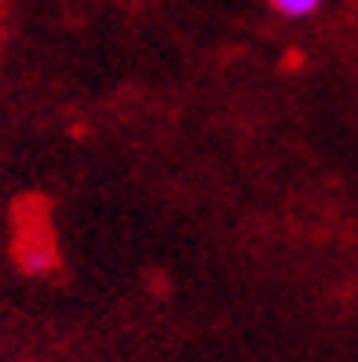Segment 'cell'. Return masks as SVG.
I'll use <instances>...</instances> for the list:
<instances>
[{"instance_id": "cell-1", "label": "cell", "mask_w": 358, "mask_h": 362, "mask_svg": "<svg viewBox=\"0 0 358 362\" xmlns=\"http://www.w3.org/2000/svg\"><path fill=\"white\" fill-rule=\"evenodd\" d=\"M267 4L275 8L278 15H285V18H311L326 0H267Z\"/></svg>"}]
</instances>
